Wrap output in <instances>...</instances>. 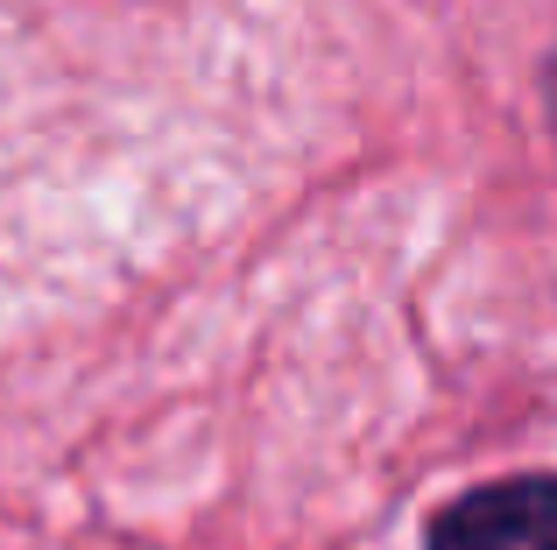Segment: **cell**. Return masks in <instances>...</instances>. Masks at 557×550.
Returning <instances> with one entry per match:
<instances>
[{"instance_id": "6da1fadb", "label": "cell", "mask_w": 557, "mask_h": 550, "mask_svg": "<svg viewBox=\"0 0 557 550\" xmlns=\"http://www.w3.org/2000/svg\"><path fill=\"white\" fill-rule=\"evenodd\" d=\"M431 550H557V473L487 480L431 523Z\"/></svg>"}]
</instances>
